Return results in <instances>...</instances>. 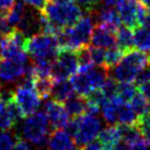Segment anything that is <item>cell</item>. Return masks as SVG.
<instances>
[{
    "label": "cell",
    "mask_w": 150,
    "mask_h": 150,
    "mask_svg": "<svg viewBox=\"0 0 150 150\" xmlns=\"http://www.w3.org/2000/svg\"><path fill=\"white\" fill-rule=\"evenodd\" d=\"M13 101L23 117L35 113L41 104V96L34 88V80L23 78L21 84L13 90Z\"/></svg>",
    "instance_id": "obj_8"
},
{
    "label": "cell",
    "mask_w": 150,
    "mask_h": 150,
    "mask_svg": "<svg viewBox=\"0 0 150 150\" xmlns=\"http://www.w3.org/2000/svg\"><path fill=\"white\" fill-rule=\"evenodd\" d=\"M128 103L132 105L134 111L138 115V118L144 116V115H146L148 113H150V102L147 100L145 96H142L140 92L138 91V89H137V92L135 93V96L130 99V101H129Z\"/></svg>",
    "instance_id": "obj_23"
},
{
    "label": "cell",
    "mask_w": 150,
    "mask_h": 150,
    "mask_svg": "<svg viewBox=\"0 0 150 150\" xmlns=\"http://www.w3.org/2000/svg\"><path fill=\"white\" fill-rule=\"evenodd\" d=\"M53 83H54V79L52 78V76L34 78V88L38 91V96H41V99H46L47 96H50Z\"/></svg>",
    "instance_id": "obj_24"
},
{
    "label": "cell",
    "mask_w": 150,
    "mask_h": 150,
    "mask_svg": "<svg viewBox=\"0 0 150 150\" xmlns=\"http://www.w3.org/2000/svg\"><path fill=\"white\" fill-rule=\"evenodd\" d=\"M116 31L117 28L108 24L99 23L96 28H93L90 38V43L92 46L108 48L115 46L116 44Z\"/></svg>",
    "instance_id": "obj_13"
},
{
    "label": "cell",
    "mask_w": 150,
    "mask_h": 150,
    "mask_svg": "<svg viewBox=\"0 0 150 150\" xmlns=\"http://www.w3.org/2000/svg\"><path fill=\"white\" fill-rule=\"evenodd\" d=\"M66 128H68L70 132L69 134L74 137V142L78 146L82 147L99 136L102 129V124L96 114L84 112L80 116L74 117Z\"/></svg>",
    "instance_id": "obj_6"
},
{
    "label": "cell",
    "mask_w": 150,
    "mask_h": 150,
    "mask_svg": "<svg viewBox=\"0 0 150 150\" xmlns=\"http://www.w3.org/2000/svg\"><path fill=\"white\" fill-rule=\"evenodd\" d=\"M149 66L150 57L146 52L133 48L125 52L118 64L111 68V76L117 82H133Z\"/></svg>",
    "instance_id": "obj_2"
},
{
    "label": "cell",
    "mask_w": 150,
    "mask_h": 150,
    "mask_svg": "<svg viewBox=\"0 0 150 150\" xmlns=\"http://www.w3.org/2000/svg\"><path fill=\"white\" fill-rule=\"evenodd\" d=\"M22 1L28 4L29 7L38 9V10H42L47 2V0H22Z\"/></svg>",
    "instance_id": "obj_35"
},
{
    "label": "cell",
    "mask_w": 150,
    "mask_h": 150,
    "mask_svg": "<svg viewBox=\"0 0 150 150\" xmlns=\"http://www.w3.org/2000/svg\"><path fill=\"white\" fill-rule=\"evenodd\" d=\"M36 150H44V149H36Z\"/></svg>",
    "instance_id": "obj_44"
},
{
    "label": "cell",
    "mask_w": 150,
    "mask_h": 150,
    "mask_svg": "<svg viewBox=\"0 0 150 150\" xmlns=\"http://www.w3.org/2000/svg\"><path fill=\"white\" fill-rule=\"evenodd\" d=\"M65 108L71 117H78L84 112H87V101L84 98L80 96H70L68 100L65 101Z\"/></svg>",
    "instance_id": "obj_20"
},
{
    "label": "cell",
    "mask_w": 150,
    "mask_h": 150,
    "mask_svg": "<svg viewBox=\"0 0 150 150\" xmlns=\"http://www.w3.org/2000/svg\"><path fill=\"white\" fill-rule=\"evenodd\" d=\"M24 10H25L24 2L23 1H18V2L14 4L12 9L9 11L8 14L4 18L7 19L9 24L11 25V26H13V28H16L19 24V22L21 21L22 17H23V13H24Z\"/></svg>",
    "instance_id": "obj_26"
},
{
    "label": "cell",
    "mask_w": 150,
    "mask_h": 150,
    "mask_svg": "<svg viewBox=\"0 0 150 150\" xmlns=\"http://www.w3.org/2000/svg\"><path fill=\"white\" fill-rule=\"evenodd\" d=\"M91 14H94V17L96 18V21L99 23L111 25L114 28H118L122 23L118 11L115 10L113 7H108V6L98 7L96 11L92 12Z\"/></svg>",
    "instance_id": "obj_16"
},
{
    "label": "cell",
    "mask_w": 150,
    "mask_h": 150,
    "mask_svg": "<svg viewBox=\"0 0 150 150\" xmlns=\"http://www.w3.org/2000/svg\"><path fill=\"white\" fill-rule=\"evenodd\" d=\"M89 54H90L91 60H92V63H93L94 66L104 68L105 48L96 47V46H90V47H89Z\"/></svg>",
    "instance_id": "obj_28"
},
{
    "label": "cell",
    "mask_w": 150,
    "mask_h": 150,
    "mask_svg": "<svg viewBox=\"0 0 150 150\" xmlns=\"http://www.w3.org/2000/svg\"><path fill=\"white\" fill-rule=\"evenodd\" d=\"M122 102L120 98L116 96H111V98H106L102 104H101L100 111L102 113V116L108 122V124H116L117 123V111H118V105Z\"/></svg>",
    "instance_id": "obj_18"
},
{
    "label": "cell",
    "mask_w": 150,
    "mask_h": 150,
    "mask_svg": "<svg viewBox=\"0 0 150 150\" xmlns=\"http://www.w3.org/2000/svg\"><path fill=\"white\" fill-rule=\"evenodd\" d=\"M13 29H14V28L9 24V22L7 21V19L4 17H1V16H0V36L2 38L4 35L9 34Z\"/></svg>",
    "instance_id": "obj_33"
},
{
    "label": "cell",
    "mask_w": 150,
    "mask_h": 150,
    "mask_svg": "<svg viewBox=\"0 0 150 150\" xmlns=\"http://www.w3.org/2000/svg\"><path fill=\"white\" fill-rule=\"evenodd\" d=\"M0 62H1V57H0Z\"/></svg>",
    "instance_id": "obj_45"
},
{
    "label": "cell",
    "mask_w": 150,
    "mask_h": 150,
    "mask_svg": "<svg viewBox=\"0 0 150 150\" xmlns=\"http://www.w3.org/2000/svg\"><path fill=\"white\" fill-rule=\"evenodd\" d=\"M138 91L150 102V82L149 83L138 84Z\"/></svg>",
    "instance_id": "obj_37"
},
{
    "label": "cell",
    "mask_w": 150,
    "mask_h": 150,
    "mask_svg": "<svg viewBox=\"0 0 150 150\" xmlns=\"http://www.w3.org/2000/svg\"><path fill=\"white\" fill-rule=\"evenodd\" d=\"M140 26H144V28H146L147 30L150 31V12H146L145 17L142 19V22Z\"/></svg>",
    "instance_id": "obj_39"
},
{
    "label": "cell",
    "mask_w": 150,
    "mask_h": 150,
    "mask_svg": "<svg viewBox=\"0 0 150 150\" xmlns=\"http://www.w3.org/2000/svg\"><path fill=\"white\" fill-rule=\"evenodd\" d=\"M16 4V0H0V16L6 17Z\"/></svg>",
    "instance_id": "obj_32"
},
{
    "label": "cell",
    "mask_w": 150,
    "mask_h": 150,
    "mask_svg": "<svg viewBox=\"0 0 150 150\" xmlns=\"http://www.w3.org/2000/svg\"><path fill=\"white\" fill-rule=\"evenodd\" d=\"M106 79V69L102 67L96 68L94 66H92L83 69H77L76 74L70 78V81L75 93L82 98H87L92 92L100 90Z\"/></svg>",
    "instance_id": "obj_5"
},
{
    "label": "cell",
    "mask_w": 150,
    "mask_h": 150,
    "mask_svg": "<svg viewBox=\"0 0 150 150\" xmlns=\"http://www.w3.org/2000/svg\"><path fill=\"white\" fill-rule=\"evenodd\" d=\"M48 150H69L74 148V139L64 129H55L48 137Z\"/></svg>",
    "instance_id": "obj_15"
},
{
    "label": "cell",
    "mask_w": 150,
    "mask_h": 150,
    "mask_svg": "<svg viewBox=\"0 0 150 150\" xmlns=\"http://www.w3.org/2000/svg\"><path fill=\"white\" fill-rule=\"evenodd\" d=\"M116 44L124 53L134 48V35L133 29L123 26L118 28L116 31Z\"/></svg>",
    "instance_id": "obj_22"
},
{
    "label": "cell",
    "mask_w": 150,
    "mask_h": 150,
    "mask_svg": "<svg viewBox=\"0 0 150 150\" xmlns=\"http://www.w3.org/2000/svg\"><path fill=\"white\" fill-rule=\"evenodd\" d=\"M21 135L24 140L38 149H44L50 137V121L44 112H36L25 117L21 126Z\"/></svg>",
    "instance_id": "obj_4"
},
{
    "label": "cell",
    "mask_w": 150,
    "mask_h": 150,
    "mask_svg": "<svg viewBox=\"0 0 150 150\" xmlns=\"http://www.w3.org/2000/svg\"><path fill=\"white\" fill-rule=\"evenodd\" d=\"M10 150H31V147L26 140H23L21 138H17Z\"/></svg>",
    "instance_id": "obj_34"
},
{
    "label": "cell",
    "mask_w": 150,
    "mask_h": 150,
    "mask_svg": "<svg viewBox=\"0 0 150 150\" xmlns=\"http://www.w3.org/2000/svg\"><path fill=\"white\" fill-rule=\"evenodd\" d=\"M17 138L9 130H2L0 133V150H10Z\"/></svg>",
    "instance_id": "obj_29"
},
{
    "label": "cell",
    "mask_w": 150,
    "mask_h": 150,
    "mask_svg": "<svg viewBox=\"0 0 150 150\" xmlns=\"http://www.w3.org/2000/svg\"><path fill=\"white\" fill-rule=\"evenodd\" d=\"M136 92H137V89L133 84V82H120V83H117L116 96L124 102H129L130 99L135 96Z\"/></svg>",
    "instance_id": "obj_27"
},
{
    "label": "cell",
    "mask_w": 150,
    "mask_h": 150,
    "mask_svg": "<svg viewBox=\"0 0 150 150\" xmlns=\"http://www.w3.org/2000/svg\"><path fill=\"white\" fill-rule=\"evenodd\" d=\"M69 150H76L75 148H71V149H69Z\"/></svg>",
    "instance_id": "obj_43"
},
{
    "label": "cell",
    "mask_w": 150,
    "mask_h": 150,
    "mask_svg": "<svg viewBox=\"0 0 150 150\" xmlns=\"http://www.w3.org/2000/svg\"><path fill=\"white\" fill-rule=\"evenodd\" d=\"M74 94H75V90L69 79L54 80L52 91H50V96H53L54 100L63 103Z\"/></svg>",
    "instance_id": "obj_17"
},
{
    "label": "cell",
    "mask_w": 150,
    "mask_h": 150,
    "mask_svg": "<svg viewBox=\"0 0 150 150\" xmlns=\"http://www.w3.org/2000/svg\"><path fill=\"white\" fill-rule=\"evenodd\" d=\"M114 150H129V149L127 148L126 145H118L116 148H114Z\"/></svg>",
    "instance_id": "obj_41"
},
{
    "label": "cell",
    "mask_w": 150,
    "mask_h": 150,
    "mask_svg": "<svg viewBox=\"0 0 150 150\" xmlns=\"http://www.w3.org/2000/svg\"><path fill=\"white\" fill-rule=\"evenodd\" d=\"M78 69V57L74 50H59L52 64L50 76L54 80L69 79Z\"/></svg>",
    "instance_id": "obj_9"
},
{
    "label": "cell",
    "mask_w": 150,
    "mask_h": 150,
    "mask_svg": "<svg viewBox=\"0 0 150 150\" xmlns=\"http://www.w3.org/2000/svg\"><path fill=\"white\" fill-rule=\"evenodd\" d=\"M26 63L20 59H4L0 62V82L9 84L23 79L28 67Z\"/></svg>",
    "instance_id": "obj_11"
},
{
    "label": "cell",
    "mask_w": 150,
    "mask_h": 150,
    "mask_svg": "<svg viewBox=\"0 0 150 150\" xmlns=\"http://www.w3.org/2000/svg\"><path fill=\"white\" fill-rule=\"evenodd\" d=\"M136 126L140 130V133L144 135V137L146 138L150 144V113L139 117Z\"/></svg>",
    "instance_id": "obj_30"
},
{
    "label": "cell",
    "mask_w": 150,
    "mask_h": 150,
    "mask_svg": "<svg viewBox=\"0 0 150 150\" xmlns=\"http://www.w3.org/2000/svg\"><path fill=\"white\" fill-rule=\"evenodd\" d=\"M122 140V132L120 125H110L106 128L101 129L99 134V142L104 150H114Z\"/></svg>",
    "instance_id": "obj_14"
},
{
    "label": "cell",
    "mask_w": 150,
    "mask_h": 150,
    "mask_svg": "<svg viewBox=\"0 0 150 150\" xmlns=\"http://www.w3.org/2000/svg\"><path fill=\"white\" fill-rule=\"evenodd\" d=\"M117 11L121 22L130 29L140 26L146 14V8L139 0H124L117 6Z\"/></svg>",
    "instance_id": "obj_10"
},
{
    "label": "cell",
    "mask_w": 150,
    "mask_h": 150,
    "mask_svg": "<svg viewBox=\"0 0 150 150\" xmlns=\"http://www.w3.org/2000/svg\"><path fill=\"white\" fill-rule=\"evenodd\" d=\"M81 150H104V149H103V147L101 145V142L99 140L94 139V140H92V142L83 145Z\"/></svg>",
    "instance_id": "obj_36"
},
{
    "label": "cell",
    "mask_w": 150,
    "mask_h": 150,
    "mask_svg": "<svg viewBox=\"0 0 150 150\" xmlns=\"http://www.w3.org/2000/svg\"><path fill=\"white\" fill-rule=\"evenodd\" d=\"M41 11L50 23L58 26L59 29H65L74 25L83 14L82 9L74 1L53 2L47 0Z\"/></svg>",
    "instance_id": "obj_3"
},
{
    "label": "cell",
    "mask_w": 150,
    "mask_h": 150,
    "mask_svg": "<svg viewBox=\"0 0 150 150\" xmlns=\"http://www.w3.org/2000/svg\"><path fill=\"white\" fill-rule=\"evenodd\" d=\"M142 4H144V7L147 9H149L150 10V0H139Z\"/></svg>",
    "instance_id": "obj_40"
},
{
    "label": "cell",
    "mask_w": 150,
    "mask_h": 150,
    "mask_svg": "<svg viewBox=\"0 0 150 150\" xmlns=\"http://www.w3.org/2000/svg\"><path fill=\"white\" fill-rule=\"evenodd\" d=\"M93 30V17L90 14L82 16L74 25L63 29L56 35L59 50L77 52L87 46L90 42Z\"/></svg>",
    "instance_id": "obj_1"
},
{
    "label": "cell",
    "mask_w": 150,
    "mask_h": 150,
    "mask_svg": "<svg viewBox=\"0 0 150 150\" xmlns=\"http://www.w3.org/2000/svg\"><path fill=\"white\" fill-rule=\"evenodd\" d=\"M24 50L33 60L47 59L54 62L59 52L57 38L47 33H36L26 38Z\"/></svg>",
    "instance_id": "obj_7"
},
{
    "label": "cell",
    "mask_w": 150,
    "mask_h": 150,
    "mask_svg": "<svg viewBox=\"0 0 150 150\" xmlns=\"http://www.w3.org/2000/svg\"><path fill=\"white\" fill-rule=\"evenodd\" d=\"M45 113L52 127L55 129L66 128L70 122V116L67 112L65 105L54 99L46 102Z\"/></svg>",
    "instance_id": "obj_12"
},
{
    "label": "cell",
    "mask_w": 150,
    "mask_h": 150,
    "mask_svg": "<svg viewBox=\"0 0 150 150\" xmlns=\"http://www.w3.org/2000/svg\"><path fill=\"white\" fill-rule=\"evenodd\" d=\"M123 55H124V52L120 47L112 46L106 48L104 54V69L110 70L112 67L117 65L123 57Z\"/></svg>",
    "instance_id": "obj_25"
},
{
    "label": "cell",
    "mask_w": 150,
    "mask_h": 150,
    "mask_svg": "<svg viewBox=\"0 0 150 150\" xmlns=\"http://www.w3.org/2000/svg\"><path fill=\"white\" fill-rule=\"evenodd\" d=\"M53 2H68V1H72V0H50Z\"/></svg>",
    "instance_id": "obj_42"
},
{
    "label": "cell",
    "mask_w": 150,
    "mask_h": 150,
    "mask_svg": "<svg viewBox=\"0 0 150 150\" xmlns=\"http://www.w3.org/2000/svg\"><path fill=\"white\" fill-rule=\"evenodd\" d=\"M138 122V115L134 111L128 102L122 101L117 111V124L125 126H136Z\"/></svg>",
    "instance_id": "obj_19"
},
{
    "label": "cell",
    "mask_w": 150,
    "mask_h": 150,
    "mask_svg": "<svg viewBox=\"0 0 150 150\" xmlns=\"http://www.w3.org/2000/svg\"><path fill=\"white\" fill-rule=\"evenodd\" d=\"M134 47L142 52L150 50V31L144 26H137L133 29Z\"/></svg>",
    "instance_id": "obj_21"
},
{
    "label": "cell",
    "mask_w": 150,
    "mask_h": 150,
    "mask_svg": "<svg viewBox=\"0 0 150 150\" xmlns=\"http://www.w3.org/2000/svg\"><path fill=\"white\" fill-rule=\"evenodd\" d=\"M102 4L104 6H108V7H115V6H118V4L123 2L124 0H100Z\"/></svg>",
    "instance_id": "obj_38"
},
{
    "label": "cell",
    "mask_w": 150,
    "mask_h": 150,
    "mask_svg": "<svg viewBox=\"0 0 150 150\" xmlns=\"http://www.w3.org/2000/svg\"><path fill=\"white\" fill-rule=\"evenodd\" d=\"M74 1L77 6H79L82 9V11H86L88 13L94 12L100 2V0H74Z\"/></svg>",
    "instance_id": "obj_31"
}]
</instances>
